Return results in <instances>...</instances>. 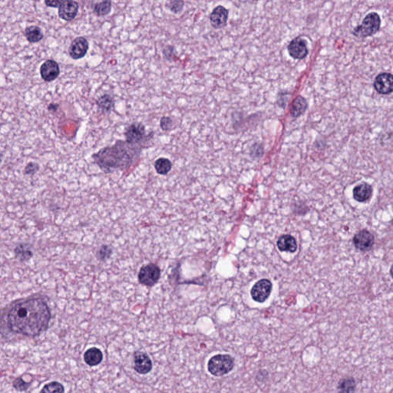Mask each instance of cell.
<instances>
[{"label":"cell","instance_id":"1","mask_svg":"<svg viewBox=\"0 0 393 393\" xmlns=\"http://www.w3.org/2000/svg\"><path fill=\"white\" fill-rule=\"evenodd\" d=\"M51 313L41 298H31L16 303L8 313L9 328L17 334L36 337L47 329Z\"/></svg>","mask_w":393,"mask_h":393},{"label":"cell","instance_id":"2","mask_svg":"<svg viewBox=\"0 0 393 393\" xmlns=\"http://www.w3.org/2000/svg\"><path fill=\"white\" fill-rule=\"evenodd\" d=\"M140 144H131L126 141H118L114 145L101 149L93 159L105 173L115 170H125L135 163L141 154Z\"/></svg>","mask_w":393,"mask_h":393},{"label":"cell","instance_id":"3","mask_svg":"<svg viewBox=\"0 0 393 393\" xmlns=\"http://www.w3.org/2000/svg\"><path fill=\"white\" fill-rule=\"evenodd\" d=\"M234 359L230 355H215L210 358L207 364V369L210 374L215 376L226 375L233 369Z\"/></svg>","mask_w":393,"mask_h":393},{"label":"cell","instance_id":"4","mask_svg":"<svg viewBox=\"0 0 393 393\" xmlns=\"http://www.w3.org/2000/svg\"><path fill=\"white\" fill-rule=\"evenodd\" d=\"M381 26V19L376 13H370L365 17L360 26L354 28L353 34L357 37H369L379 31Z\"/></svg>","mask_w":393,"mask_h":393},{"label":"cell","instance_id":"5","mask_svg":"<svg viewBox=\"0 0 393 393\" xmlns=\"http://www.w3.org/2000/svg\"><path fill=\"white\" fill-rule=\"evenodd\" d=\"M161 270L156 264H149L143 266L138 273V281L144 286H152L159 282Z\"/></svg>","mask_w":393,"mask_h":393},{"label":"cell","instance_id":"6","mask_svg":"<svg viewBox=\"0 0 393 393\" xmlns=\"http://www.w3.org/2000/svg\"><path fill=\"white\" fill-rule=\"evenodd\" d=\"M125 141L131 144H140L146 137L145 126L141 122H134L127 127Z\"/></svg>","mask_w":393,"mask_h":393},{"label":"cell","instance_id":"7","mask_svg":"<svg viewBox=\"0 0 393 393\" xmlns=\"http://www.w3.org/2000/svg\"><path fill=\"white\" fill-rule=\"evenodd\" d=\"M272 283L267 279H262L253 286L251 296L258 303H264L268 299L272 291Z\"/></svg>","mask_w":393,"mask_h":393},{"label":"cell","instance_id":"8","mask_svg":"<svg viewBox=\"0 0 393 393\" xmlns=\"http://www.w3.org/2000/svg\"><path fill=\"white\" fill-rule=\"evenodd\" d=\"M353 245L355 248L362 252L370 251L375 243L374 236L367 230H362L353 237Z\"/></svg>","mask_w":393,"mask_h":393},{"label":"cell","instance_id":"9","mask_svg":"<svg viewBox=\"0 0 393 393\" xmlns=\"http://www.w3.org/2000/svg\"><path fill=\"white\" fill-rule=\"evenodd\" d=\"M89 42L83 36L75 38L71 42L68 49V54L73 59L78 60L84 58L89 50Z\"/></svg>","mask_w":393,"mask_h":393},{"label":"cell","instance_id":"10","mask_svg":"<svg viewBox=\"0 0 393 393\" xmlns=\"http://www.w3.org/2000/svg\"><path fill=\"white\" fill-rule=\"evenodd\" d=\"M287 49L290 56L295 59H303L309 53L306 42L301 37H296L290 41Z\"/></svg>","mask_w":393,"mask_h":393},{"label":"cell","instance_id":"11","mask_svg":"<svg viewBox=\"0 0 393 393\" xmlns=\"http://www.w3.org/2000/svg\"><path fill=\"white\" fill-rule=\"evenodd\" d=\"M60 74V68L58 62L55 60H46L40 67V74L42 80L47 83H51L58 78Z\"/></svg>","mask_w":393,"mask_h":393},{"label":"cell","instance_id":"12","mask_svg":"<svg viewBox=\"0 0 393 393\" xmlns=\"http://www.w3.org/2000/svg\"><path fill=\"white\" fill-rule=\"evenodd\" d=\"M377 93L388 95L393 93V75L390 73H382L377 75L373 83Z\"/></svg>","mask_w":393,"mask_h":393},{"label":"cell","instance_id":"13","mask_svg":"<svg viewBox=\"0 0 393 393\" xmlns=\"http://www.w3.org/2000/svg\"><path fill=\"white\" fill-rule=\"evenodd\" d=\"M80 5L75 1L65 0L58 7V17L65 21H71L78 15Z\"/></svg>","mask_w":393,"mask_h":393},{"label":"cell","instance_id":"14","mask_svg":"<svg viewBox=\"0 0 393 393\" xmlns=\"http://www.w3.org/2000/svg\"><path fill=\"white\" fill-rule=\"evenodd\" d=\"M229 12L223 6L215 7L210 15V23L214 29L225 27L228 20Z\"/></svg>","mask_w":393,"mask_h":393},{"label":"cell","instance_id":"15","mask_svg":"<svg viewBox=\"0 0 393 393\" xmlns=\"http://www.w3.org/2000/svg\"><path fill=\"white\" fill-rule=\"evenodd\" d=\"M134 368L138 373H148L152 369V362L146 353L137 352L134 356Z\"/></svg>","mask_w":393,"mask_h":393},{"label":"cell","instance_id":"16","mask_svg":"<svg viewBox=\"0 0 393 393\" xmlns=\"http://www.w3.org/2000/svg\"><path fill=\"white\" fill-rule=\"evenodd\" d=\"M353 198L358 202H366L372 197V186L366 182L359 184L353 188Z\"/></svg>","mask_w":393,"mask_h":393},{"label":"cell","instance_id":"17","mask_svg":"<svg viewBox=\"0 0 393 393\" xmlns=\"http://www.w3.org/2000/svg\"><path fill=\"white\" fill-rule=\"evenodd\" d=\"M277 248L283 252L295 253L297 250V243L291 235H283L277 241Z\"/></svg>","mask_w":393,"mask_h":393},{"label":"cell","instance_id":"18","mask_svg":"<svg viewBox=\"0 0 393 393\" xmlns=\"http://www.w3.org/2000/svg\"><path fill=\"white\" fill-rule=\"evenodd\" d=\"M308 108V103L306 99L299 96L295 98L292 102L290 108V113L293 118H299L303 115Z\"/></svg>","mask_w":393,"mask_h":393},{"label":"cell","instance_id":"19","mask_svg":"<svg viewBox=\"0 0 393 393\" xmlns=\"http://www.w3.org/2000/svg\"><path fill=\"white\" fill-rule=\"evenodd\" d=\"M356 389V382L352 376L343 377L337 385L338 393H355Z\"/></svg>","mask_w":393,"mask_h":393},{"label":"cell","instance_id":"20","mask_svg":"<svg viewBox=\"0 0 393 393\" xmlns=\"http://www.w3.org/2000/svg\"><path fill=\"white\" fill-rule=\"evenodd\" d=\"M84 359L85 362L89 366H97L103 359V354H102L100 350L96 348V347H93V348L89 349L86 352Z\"/></svg>","mask_w":393,"mask_h":393},{"label":"cell","instance_id":"21","mask_svg":"<svg viewBox=\"0 0 393 393\" xmlns=\"http://www.w3.org/2000/svg\"><path fill=\"white\" fill-rule=\"evenodd\" d=\"M25 37L30 43H36L43 39L42 29L37 26H31L26 28L24 31Z\"/></svg>","mask_w":393,"mask_h":393},{"label":"cell","instance_id":"22","mask_svg":"<svg viewBox=\"0 0 393 393\" xmlns=\"http://www.w3.org/2000/svg\"><path fill=\"white\" fill-rule=\"evenodd\" d=\"M96 104L101 110L105 112H110L115 106V100L110 95L105 94L97 99Z\"/></svg>","mask_w":393,"mask_h":393},{"label":"cell","instance_id":"23","mask_svg":"<svg viewBox=\"0 0 393 393\" xmlns=\"http://www.w3.org/2000/svg\"><path fill=\"white\" fill-rule=\"evenodd\" d=\"M154 169L159 175H167L172 170V162L165 158H160L154 162Z\"/></svg>","mask_w":393,"mask_h":393},{"label":"cell","instance_id":"24","mask_svg":"<svg viewBox=\"0 0 393 393\" xmlns=\"http://www.w3.org/2000/svg\"><path fill=\"white\" fill-rule=\"evenodd\" d=\"M112 5L111 1L96 3L93 5V12L97 17H105L110 13L112 10Z\"/></svg>","mask_w":393,"mask_h":393},{"label":"cell","instance_id":"25","mask_svg":"<svg viewBox=\"0 0 393 393\" xmlns=\"http://www.w3.org/2000/svg\"><path fill=\"white\" fill-rule=\"evenodd\" d=\"M16 258L20 261H28L33 257V252L31 250L24 245H19L15 249Z\"/></svg>","mask_w":393,"mask_h":393},{"label":"cell","instance_id":"26","mask_svg":"<svg viewBox=\"0 0 393 393\" xmlns=\"http://www.w3.org/2000/svg\"><path fill=\"white\" fill-rule=\"evenodd\" d=\"M40 393H65L63 385L58 382L46 384L41 390Z\"/></svg>","mask_w":393,"mask_h":393},{"label":"cell","instance_id":"27","mask_svg":"<svg viewBox=\"0 0 393 393\" xmlns=\"http://www.w3.org/2000/svg\"><path fill=\"white\" fill-rule=\"evenodd\" d=\"M112 251L107 245H102L97 251V257L100 261L109 259L112 255Z\"/></svg>","mask_w":393,"mask_h":393},{"label":"cell","instance_id":"28","mask_svg":"<svg viewBox=\"0 0 393 393\" xmlns=\"http://www.w3.org/2000/svg\"><path fill=\"white\" fill-rule=\"evenodd\" d=\"M264 149L262 144L259 143H255L253 144L251 148V155L254 159H260L264 155Z\"/></svg>","mask_w":393,"mask_h":393},{"label":"cell","instance_id":"29","mask_svg":"<svg viewBox=\"0 0 393 393\" xmlns=\"http://www.w3.org/2000/svg\"><path fill=\"white\" fill-rule=\"evenodd\" d=\"M160 126L163 131H170L174 127L173 120L170 117H162L161 119Z\"/></svg>","mask_w":393,"mask_h":393},{"label":"cell","instance_id":"30","mask_svg":"<svg viewBox=\"0 0 393 393\" xmlns=\"http://www.w3.org/2000/svg\"><path fill=\"white\" fill-rule=\"evenodd\" d=\"M184 7H185V2L184 1H171L168 4V7L171 11L174 13H179L182 11Z\"/></svg>","mask_w":393,"mask_h":393},{"label":"cell","instance_id":"31","mask_svg":"<svg viewBox=\"0 0 393 393\" xmlns=\"http://www.w3.org/2000/svg\"><path fill=\"white\" fill-rule=\"evenodd\" d=\"M39 165L35 162H29L25 168L24 173L26 175H33L39 171Z\"/></svg>","mask_w":393,"mask_h":393},{"label":"cell","instance_id":"32","mask_svg":"<svg viewBox=\"0 0 393 393\" xmlns=\"http://www.w3.org/2000/svg\"><path fill=\"white\" fill-rule=\"evenodd\" d=\"M164 56L166 59L173 60L175 58V48L172 45H168L167 47H165L163 50Z\"/></svg>","mask_w":393,"mask_h":393},{"label":"cell","instance_id":"33","mask_svg":"<svg viewBox=\"0 0 393 393\" xmlns=\"http://www.w3.org/2000/svg\"><path fill=\"white\" fill-rule=\"evenodd\" d=\"M13 385H14L15 388H17V390L24 391L26 388H28L29 383H26V382H25L22 379H17L15 381Z\"/></svg>","mask_w":393,"mask_h":393},{"label":"cell","instance_id":"34","mask_svg":"<svg viewBox=\"0 0 393 393\" xmlns=\"http://www.w3.org/2000/svg\"><path fill=\"white\" fill-rule=\"evenodd\" d=\"M287 95H288L287 93H281V94L279 95V99L278 100H277V103H278L279 106L281 105L282 102H283L282 108H285V106H286V104H287V102H288L289 100L288 98L286 97Z\"/></svg>","mask_w":393,"mask_h":393},{"label":"cell","instance_id":"35","mask_svg":"<svg viewBox=\"0 0 393 393\" xmlns=\"http://www.w3.org/2000/svg\"><path fill=\"white\" fill-rule=\"evenodd\" d=\"M62 1L55 0V1H45V5L48 7H52V8H58L62 4Z\"/></svg>","mask_w":393,"mask_h":393},{"label":"cell","instance_id":"36","mask_svg":"<svg viewBox=\"0 0 393 393\" xmlns=\"http://www.w3.org/2000/svg\"><path fill=\"white\" fill-rule=\"evenodd\" d=\"M58 107H59V105L58 104H50L48 106V110L50 111V112H56Z\"/></svg>","mask_w":393,"mask_h":393},{"label":"cell","instance_id":"37","mask_svg":"<svg viewBox=\"0 0 393 393\" xmlns=\"http://www.w3.org/2000/svg\"><path fill=\"white\" fill-rule=\"evenodd\" d=\"M390 275H391V278L393 279V264L391 265V268H390Z\"/></svg>","mask_w":393,"mask_h":393}]
</instances>
